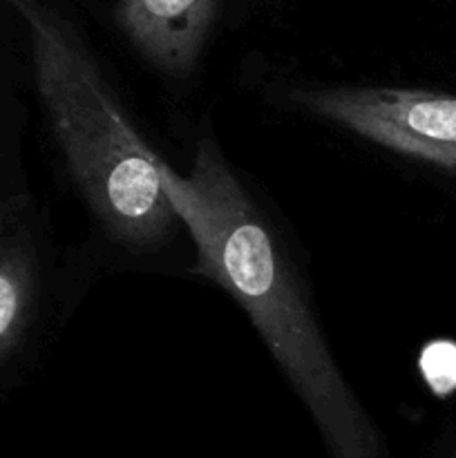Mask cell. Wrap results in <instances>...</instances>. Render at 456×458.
Segmentation results:
<instances>
[{"label":"cell","mask_w":456,"mask_h":458,"mask_svg":"<svg viewBox=\"0 0 456 458\" xmlns=\"http://www.w3.org/2000/svg\"><path fill=\"white\" fill-rule=\"evenodd\" d=\"M219 9L222 0H116L114 18L152 65L183 76L195 67Z\"/></svg>","instance_id":"4"},{"label":"cell","mask_w":456,"mask_h":458,"mask_svg":"<svg viewBox=\"0 0 456 458\" xmlns=\"http://www.w3.org/2000/svg\"><path fill=\"white\" fill-rule=\"evenodd\" d=\"M298 101L378 146L456 170V97L452 94L335 88L300 92Z\"/></svg>","instance_id":"3"},{"label":"cell","mask_w":456,"mask_h":458,"mask_svg":"<svg viewBox=\"0 0 456 458\" xmlns=\"http://www.w3.org/2000/svg\"><path fill=\"white\" fill-rule=\"evenodd\" d=\"M161 186L195 242L197 271L244 309L334 458H378V432L340 374L280 237L215 143H201L186 174L161 161Z\"/></svg>","instance_id":"1"},{"label":"cell","mask_w":456,"mask_h":458,"mask_svg":"<svg viewBox=\"0 0 456 458\" xmlns=\"http://www.w3.org/2000/svg\"><path fill=\"white\" fill-rule=\"evenodd\" d=\"M38 293V258L27 228L0 206V360L30 325Z\"/></svg>","instance_id":"5"},{"label":"cell","mask_w":456,"mask_h":458,"mask_svg":"<svg viewBox=\"0 0 456 458\" xmlns=\"http://www.w3.org/2000/svg\"><path fill=\"white\" fill-rule=\"evenodd\" d=\"M25 21L36 83L85 199L128 249L164 244L182 226L161 186V161L107 88L76 31L45 0H3Z\"/></svg>","instance_id":"2"},{"label":"cell","mask_w":456,"mask_h":458,"mask_svg":"<svg viewBox=\"0 0 456 458\" xmlns=\"http://www.w3.org/2000/svg\"><path fill=\"white\" fill-rule=\"evenodd\" d=\"M420 369L425 380L436 394H445L456 389V344L454 343H432L423 352L420 358Z\"/></svg>","instance_id":"6"}]
</instances>
